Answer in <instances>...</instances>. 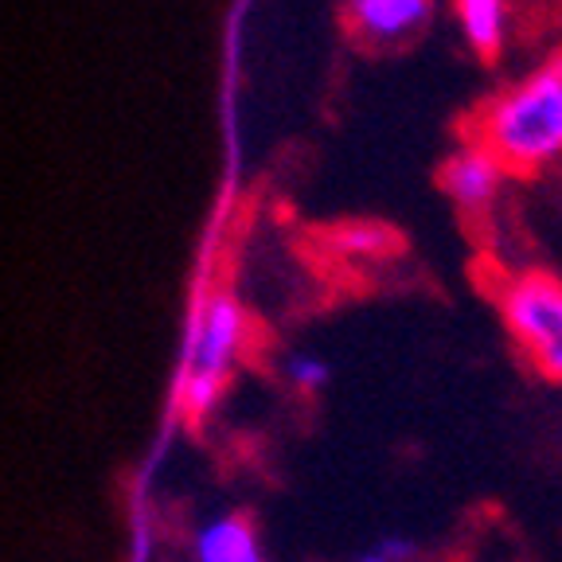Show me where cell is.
Segmentation results:
<instances>
[{"mask_svg":"<svg viewBox=\"0 0 562 562\" xmlns=\"http://www.w3.org/2000/svg\"><path fill=\"white\" fill-rule=\"evenodd\" d=\"M476 145L508 168L531 176L562 165V52L519 75L476 117Z\"/></svg>","mask_w":562,"mask_h":562,"instance_id":"6da1fadb","label":"cell"},{"mask_svg":"<svg viewBox=\"0 0 562 562\" xmlns=\"http://www.w3.org/2000/svg\"><path fill=\"white\" fill-rule=\"evenodd\" d=\"M250 344V313L231 290H211L195 301L184 333V351L172 383V406L184 418L215 411Z\"/></svg>","mask_w":562,"mask_h":562,"instance_id":"7a4b0ae2","label":"cell"},{"mask_svg":"<svg viewBox=\"0 0 562 562\" xmlns=\"http://www.w3.org/2000/svg\"><path fill=\"white\" fill-rule=\"evenodd\" d=\"M501 321L512 344L547 383H562V278L519 270L501 285Z\"/></svg>","mask_w":562,"mask_h":562,"instance_id":"3957f363","label":"cell"},{"mask_svg":"<svg viewBox=\"0 0 562 562\" xmlns=\"http://www.w3.org/2000/svg\"><path fill=\"white\" fill-rule=\"evenodd\" d=\"M504 184H508V168L476 140L453 149L446 157V165H441V192L469 215L488 211L492 203L501 200Z\"/></svg>","mask_w":562,"mask_h":562,"instance_id":"277c9868","label":"cell"},{"mask_svg":"<svg viewBox=\"0 0 562 562\" xmlns=\"http://www.w3.org/2000/svg\"><path fill=\"white\" fill-rule=\"evenodd\" d=\"M430 0H344L351 35L368 47H398L430 24Z\"/></svg>","mask_w":562,"mask_h":562,"instance_id":"5b68a950","label":"cell"},{"mask_svg":"<svg viewBox=\"0 0 562 562\" xmlns=\"http://www.w3.org/2000/svg\"><path fill=\"white\" fill-rule=\"evenodd\" d=\"M192 562H270L258 527L243 512H215L192 531Z\"/></svg>","mask_w":562,"mask_h":562,"instance_id":"8992f818","label":"cell"},{"mask_svg":"<svg viewBox=\"0 0 562 562\" xmlns=\"http://www.w3.org/2000/svg\"><path fill=\"white\" fill-rule=\"evenodd\" d=\"M508 12L512 0H453V16L469 47L481 55L501 52L508 40Z\"/></svg>","mask_w":562,"mask_h":562,"instance_id":"52a82bcc","label":"cell"},{"mask_svg":"<svg viewBox=\"0 0 562 562\" xmlns=\"http://www.w3.org/2000/svg\"><path fill=\"white\" fill-rule=\"evenodd\" d=\"M278 375L297 391V395H321L333 383V363L313 348H290L278 360Z\"/></svg>","mask_w":562,"mask_h":562,"instance_id":"ba28073f","label":"cell"},{"mask_svg":"<svg viewBox=\"0 0 562 562\" xmlns=\"http://www.w3.org/2000/svg\"><path fill=\"white\" fill-rule=\"evenodd\" d=\"M391 246V235L379 223H348L333 235V250L344 258H379Z\"/></svg>","mask_w":562,"mask_h":562,"instance_id":"9c48e42d","label":"cell"},{"mask_svg":"<svg viewBox=\"0 0 562 562\" xmlns=\"http://www.w3.org/2000/svg\"><path fill=\"white\" fill-rule=\"evenodd\" d=\"M418 559H422V547L411 536H395V531H386L375 543H368L363 551L351 554V562H418Z\"/></svg>","mask_w":562,"mask_h":562,"instance_id":"30bf717a","label":"cell"}]
</instances>
